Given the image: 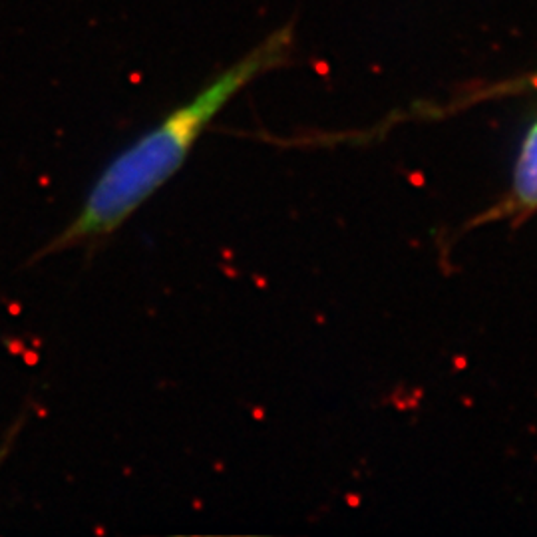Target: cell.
<instances>
[{
  "mask_svg": "<svg viewBox=\"0 0 537 537\" xmlns=\"http://www.w3.org/2000/svg\"><path fill=\"white\" fill-rule=\"evenodd\" d=\"M289 48L291 30H274L261 44L211 78L187 102L173 107L161 121L130 143L95 179L70 223L42 249L36 251L34 261L102 241L118 231L183 167L195 142L227 102L257 76L279 66L286 58Z\"/></svg>",
  "mask_w": 537,
  "mask_h": 537,
  "instance_id": "1",
  "label": "cell"
},
{
  "mask_svg": "<svg viewBox=\"0 0 537 537\" xmlns=\"http://www.w3.org/2000/svg\"><path fill=\"white\" fill-rule=\"evenodd\" d=\"M512 199L513 205L524 213L537 211V119L525 133L517 155V164L513 171Z\"/></svg>",
  "mask_w": 537,
  "mask_h": 537,
  "instance_id": "2",
  "label": "cell"
}]
</instances>
